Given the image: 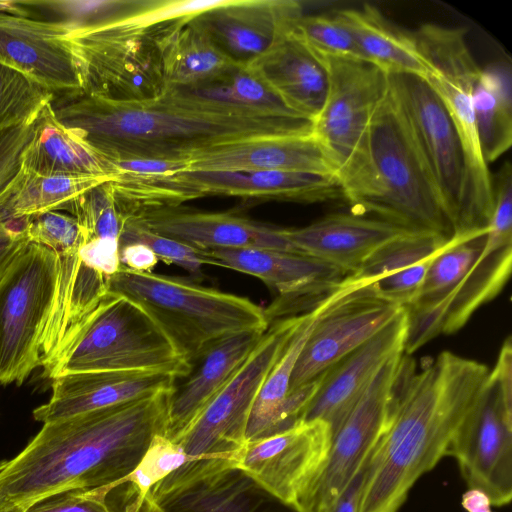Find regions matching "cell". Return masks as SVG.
I'll use <instances>...</instances> for the list:
<instances>
[{
	"mask_svg": "<svg viewBox=\"0 0 512 512\" xmlns=\"http://www.w3.org/2000/svg\"><path fill=\"white\" fill-rule=\"evenodd\" d=\"M489 370L447 350L422 360L417 369L404 353L384 432L365 466L356 512H398L417 480L447 456L482 395Z\"/></svg>",
	"mask_w": 512,
	"mask_h": 512,
	"instance_id": "cell-1",
	"label": "cell"
},
{
	"mask_svg": "<svg viewBox=\"0 0 512 512\" xmlns=\"http://www.w3.org/2000/svg\"><path fill=\"white\" fill-rule=\"evenodd\" d=\"M170 390L43 424L17 455L0 460V512H25L73 489L108 497L152 438L166 434Z\"/></svg>",
	"mask_w": 512,
	"mask_h": 512,
	"instance_id": "cell-2",
	"label": "cell"
},
{
	"mask_svg": "<svg viewBox=\"0 0 512 512\" xmlns=\"http://www.w3.org/2000/svg\"><path fill=\"white\" fill-rule=\"evenodd\" d=\"M57 120L109 161L186 160L201 149L249 138L312 132V122L220 107L168 89L157 98L115 101L70 95Z\"/></svg>",
	"mask_w": 512,
	"mask_h": 512,
	"instance_id": "cell-3",
	"label": "cell"
},
{
	"mask_svg": "<svg viewBox=\"0 0 512 512\" xmlns=\"http://www.w3.org/2000/svg\"><path fill=\"white\" fill-rule=\"evenodd\" d=\"M342 198L409 232L451 240L453 222L390 83L357 147L338 171Z\"/></svg>",
	"mask_w": 512,
	"mask_h": 512,
	"instance_id": "cell-4",
	"label": "cell"
},
{
	"mask_svg": "<svg viewBox=\"0 0 512 512\" xmlns=\"http://www.w3.org/2000/svg\"><path fill=\"white\" fill-rule=\"evenodd\" d=\"M107 293L138 305L188 364L213 342L240 332H265L264 308L246 297L194 280L133 271L123 266L107 278Z\"/></svg>",
	"mask_w": 512,
	"mask_h": 512,
	"instance_id": "cell-5",
	"label": "cell"
},
{
	"mask_svg": "<svg viewBox=\"0 0 512 512\" xmlns=\"http://www.w3.org/2000/svg\"><path fill=\"white\" fill-rule=\"evenodd\" d=\"M43 377L96 371H166L183 376L189 364L135 303L106 293L43 364Z\"/></svg>",
	"mask_w": 512,
	"mask_h": 512,
	"instance_id": "cell-6",
	"label": "cell"
},
{
	"mask_svg": "<svg viewBox=\"0 0 512 512\" xmlns=\"http://www.w3.org/2000/svg\"><path fill=\"white\" fill-rule=\"evenodd\" d=\"M465 36L463 28L437 24H424L412 34L426 64L424 79L447 110L465 155V195L455 235L487 230L494 210L493 180L481 152L473 107L474 85L481 68Z\"/></svg>",
	"mask_w": 512,
	"mask_h": 512,
	"instance_id": "cell-7",
	"label": "cell"
},
{
	"mask_svg": "<svg viewBox=\"0 0 512 512\" xmlns=\"http://www.w3.org/2000/svg\"><path fill=\"white\" fill-rule=\"evenodd\" d=\"M177 21L155 23L140 11L72 30L67 39L81 94L115 101H142L162 95L165 83L159 40Z\"/></svg>",
	"mask_w": 512,
	"mask_h": 512,
	"instance_id": "cell-8",
	"label": "cell"
},
{
	"mask_svg": "<svg viewBox=\"0 0 512 512\" xmlns=\"http://www.w3.org/2000/svg\"><path fill=\"white\" fill-rule=\"evenodd\" d=\"M124 219L207 196L314 203L342 198L336 176L286 171L184 170L109 181Z\"/></svg>",
	"mask_w": 512,
	"mask_h": 512,
	"instance_id": "cell-9",
	"label": "cell"
},
{
	"mask_svg": "<svg viewBox=\"0 0 512 512\" xmlns=\"http://www.w3.org/2000/svg\"><path fill=\"white\" fill-rule=\"evenodd\" d=\"M60 263L29 242L0 278V384L21 385L43 361Z\"/></svg>",
	"mask_w": 512,
	"mask_h": 512,
	"instance_id": "cell-10",
	"label": "cell"
},
{
	"mask_svg": "<svg viewBox=\"0 0 512 512\" xmlns=\"http://www.w3.org/2000/svg\"><path fill=\"white\" fill-rule=\"evenodd\" d=\"M447 455L456 459L469 489L486 494L491 505L512 498V344L502 343L482 395L457 431Z\"/></svg>",
	"mask_w": 512,
	"mask_h": 512,
	"instance_id": "cell-11",
	"label": "cell"
},
{
	"mask_svg": "<svg viewBox=\"0 0 512 512\" xmlns=\"http://www.w3.org/2000/svg\"><path fill=\"white\" fill-rule=\"evenodd\" d=\"M304 317L302 314L270 324L233 378L175 441L187 454H224L244 447L248 418L258 391Z\"/></svg>",
	"mask_w": 512,
	"mask_h": 512,
	"instance_id": "cell-12",
	"label": "cell"
},
{
	"mask_svg": "<svg viewBox=\"0 0 512 512\" xmlns=\"http://www.w3.org/2000/svg\"><path fill=\"white\" fill-rule=\"evenodd\" d=\"M403 355L397 354L378 371L334 432L326 463L297 512H329L365 466L384 432Z\"/></svg>",
	"mask_w": 512,
	"mask_h": 512,
	"instance_id": "cell-13",
	"label": "cell"
},
{
	"mask_svg": "<svg viewBox=\"0 0 512 512\" xmlns=\"http://www.w3.org/2000/svg\"><path fill=\"white\" fill-rule=\"evenodd\" d=\"M332 430L322 420H301L282 432L248 441L236 470L296 510L320 475L330 450Z\"/></svg>",
	"mask_w": 512,
	"mask_h": 512,
	"instance_id": "cell-14",
	"label": "cell"
},
{
	"mask_svg": "<svg viewBox=\"0 0 512 512\" xmlns=\"http://www.w3.org/2000/svg\"><path fill=\"white\" fill-rule=\"evenodd\" d=\"M403 308L380 297L373 284L362 286L346 276L341 291L316 320L295 364L289 392L319 377Z\"/></svg>",
	"mask_w": 512,
	"mask_h": 512,
	"instance_id": "cell-15",
	"label": "cell"
},
{
	"mask_svg": "<svg viewBox=\"0 0 512 512\" xmlns=\"http://www.w3.org/2000/svg\"><path fill=\"white\" fill-rule=\"evenodd\" d=\"M208 265L260 279L279 293L272 304L283 316L312 311L333 295L347 276L340 269L311 256L256 247L203 250Z\"/></svg>",
	"mask_w": 512,
	"mask_h": 512,
	"instance_id": "cell-16",
	"label": "cell"
},
{
	"mask_svg": "<svg viewBox=\"0 0 512 512\" xmlns=\"http://www.w3.org/2000/svg\"><path fill=\"white\" fill-rule=\"evenodd\" d=\"M328 89L312 122V133L338 171L362 139L389 88V75L376 66L349 59H323Z\"/></svg>",
	"mask_w": 512,
	"mask_h": 512,
	"instance_id": "cell-17",
	"label": "cell"
},
{
	"mask_svg": "<svg viewBox=\"0 0 512 512\" xmlns=\"http://www.w3.org/2000/svg\"><path fill=\"white\" fill-rule=\"evenodd\" d=\"M389 83L431 169L456 231L466 185L465 155L457 130L424 78L394 74L389 75Z\"/></svg>",
	"mask_w": 512,
	"mask_h": 512,
	"instance_id": "cell-18",
	"label": "cell"
},
{
	"mask_svg": "<svg viewBox=\"0 0 512 512\" xmlns=\"http://www.w3.org/2000/svg\"><path fill=\"white\" fill-rule=\"evenodd\" d=\"M72 28L32 16L20 1H0V62L51 90L80 94L67 35Z\"/></svg>",
	"mask_w": 512,
	"mask_h": 512,
	"instance_id": "cell-19",
	"label": "cell"
},
{
	"mask_svg": "<svg viewBox=\"0 0 512 512\" xmlns=\"http://www.w3.org/2000/svg\"><path fill=\"white\" fill-rule=\"evenodd\" d=\"M303 11L296 0H226L194 19L234 63L248 66L286 37Z\"/></svg>",
	"mask_w": 512,
	"mask_h": 512,
	"instance_id": "cell-20",
	"label": "cell"
},
{
	"mask_svg": "<svg viewBox=\"0 0 512 512\" xmlns=\"http://www.w3.org/2000/svg\"><path fill=\"white\" fill-rule=\"evenodd\" d=\"M408 330L405 309L378 333L323 373L320 386L302 420L325 421L332 436L378 371L404 353Z\"/></svg>",
	"mask_w": 512,
	"mask_h": 512,
	"instance_id": "cell-21",
	"label": "cell"
},
{
	"mask_svg": "<svg viewBox=\"0 0 512 512\" xmlns=\"http://www.w3.org/2000/svg\"><path fill=\"white\" fill-rule=\"evenodd\" d=\"M124 224L201 250L256 247L295 251L284 228L228 212H204L179 206L143 212L125 219Z\"/></svg>",
	"mask_w": 512,
	"mask_h": 512,
	"instance_id": "cell-22",
	"label": "cell"
},
{
	"mask_svg": "<svg viewBox=\"0 0 512 512\" xmlns=\"http://www.w3.org/2000/svg\"><path fill=\"white\" fill-rule=\"evenodd\" d=\"M186 170L286 171L337 177L332 159L312 132L249 138L201 149Z\"/></svg>",
	"mask_w": 512,
	"mask_h": 512,
	"instance_id": "cell-23",
	"label": "cell"
},
{
	"mask_svg": "<svg viewBox=\"0 0 512 512\" xmlns=\"http://www.w3.org/2000/svg\"><path fill=\"white\" fill-rule=\"evenodd\" d=\"M265 332L225 336L189 362L187 373L176 377L170 390L165 434L169 439L176 441L197 419L241 368Z\"/></svg>",
	"mask_w": 512,
	"mask_h": 512,
	"instance_id": "cell-24",
	"label": "cell"
},
{
	"mask_svg": "<svg viewBox=\"0 0 512 512\" xmlns=\"http://www.w3.org/2000/svg\"><path fill=\"white\" fill-rule=\"evenodd\" d=\"M176 375L166 371H96L51 379L48 402L33 410L42 424L123 404L173 387Z\"/></svg>",
	"mask_w": 512,
	"mask_h": 512,
	"instance_id": "cell-25",
	"label": "cell"
},
{
	"mask_svg": "<svg viewBox=\"0 0 512 512\" xmlns=\"http://www.w3.org/2000/svg\"><path fill=\"white\" fill-rule=\"evenodd\" d=\"M284 233L296 252L351 275L380 247L412 232L351 212L330 214L301 228H284Z\"/></svg>",
	"mask_w": 512,
	"mask_h": 512,
	"instance_id": "cell-26",
	"label": "cell"
},
{
	"mask_svg": "<svg viewBox=\"0 0 512 512\" xmlns=\"http://www.w3.org/2000/svg\"><path fill=\"white\" fill-rule=\"evenodd\" d=\"M250 67L293 113L313 122L328 89L325 61L292 31Z\"/></svg>",
	"mask_w": 512,
	"mask_h": 512,
	"instance_id": "cell-27",
	"label": "cell"
},
{
	"mask_svg": "<svg viewBox=\"0 0 512 512\" xmlns=\"http://www.w3.org/2000/svg\"><path fill=\"white\" fill-rule=\"evenodd\" d=\"M511 265L512 221L494 217L477 262L443 310L440 335L459 331L480 307L493 300L508 281Z\"/></svg>",
	"mask_w": 512,
	"mask_h": 512,
	"instance_id": "cell-28",
	"label": "cell"
},
{
	"mask_svg": "<svg viewBox=\"0 0 512 512\" xmlns=\"http://www.w3.org/2000/svg\"><path fill=\"white\" fill-rule=\"evenodd\" d=\"M22 166L41 175L113 179L111 162L60 123L52 103L35 121L32 139L22 154Z\"/></svg>",
	"mask_w": 512,
	"mask_h": 512,
	"instance_id": "cell-29",
	"label": "cell"
},
{
	"mask_svg": "<svg viewBox=\"0 0 512 512\" xmlns=\"http://www.w3.org/2000/svg\"><path fill=\"white\" fill-rule=\"evenodd\" d=\"M194 17L177 21L160 37L165 90L205 85L240 67L217 47Z\"/></svg>",
	"mask_w": 512,
	"mask_h": 512,
	"instance_id": "cell-30",
	"label": "cell"
},
{
	"mask_svg": "<svg viewBox=\"0 0 512 512\" xmlns=\"http://www.w3.org/2000/svg\"><path fill=\"white\" fill-rule=\"evenodd\" d=\"M351 31L362 60L388 75L424 78L427 68L412 34L403 33L371 5L337 12Z\"/></svg>",
	"mask_w": 512,
	"mask_h": 512,
	"instance_id": "cell-31",
	"label": "cell"
},
{
	"mask_svg": "<svg viewBox=\"0 0 512 512\" xmlns=\"http://www.w3.org/2000/svg\"><path fill=\"white\" fill-rule=\"evenodd\" d=\"M512 77L507 63L480 69L473 90V107L484 160L494 162L512 144Z\"/></svg>",
	"mask_w": 512,
	"mask_h": 512,
	"instance_id": "cell-32",
	"label": "cell"
},
{
	"mask_svg": "<svg viewBox=\"0 0 512 512\" xmlns=\"http://www.w3.org/2000/svg\"><path fill=\"white\" fill-rule=\"evenodd\" d=\"M333 295L314 310L305 314L299 327L287 343L281 356L269 371L248 418L245 440L253 441L270 435L274 414L290 390V382L298 357L318 319L328 304L341 291L342 285Z\"/></svg>",
	"mask_w": 512,
	"mask_h": 512,
	"instance_id": "cell-33",
	"label": "cell"
},
{
	"mask_svg": "<svg viewBox=\"0 0 512 512\" xmlns=\"http://www.w3.org/2000/svg\"><path fill=\"white\" fill-rule=\"evenodd\" d=\"M109 180L112 179L41 175L22 166L2 198L13 217L24 218L61 210L78 195Z\"/></svg>",
	"mask_w": 512,
	"mask_h": 512,
	"instance_id": "cell-34",
	"label": "cell"
},
{
	"mask_svg": "<svg viewBox=\"0 0 512 512\" xmlns=\"http://www.w3.org/2000/svg\"><path fill=\"white\" fill-rule=\"evenodd\" d=\"M172 90L232 110L257 115L302 119L288 109L269 86L248 66H240L230 74L205 85Z\"/></svg>",
	"mask_w": 512,
	"mask_h": 512,
	"instance_id": "cell-35",
	"label": "cell"
},
{
	"mask_svg": "<svg viewBox=\"0 0 512 512\" xmlns=\"http://www.w3.org/2000/svg\"><path fill=\"white\" fill-rule=\"evenodd\" d=\"M208 456L210 455H189L179 443L169 439L165 434H156L138 464L109 487V494L119 486L129 484L131 500L124 507V512H141L155 485L181 466Z\"/></svg>",
	"mask_w": 512,
	"mask_h": 512,
	"instance_id": "cell-36",
	"label": "cell"
},
{
	"mask_svg": "<svg viewBox=\"0 0 512 512\" xmlns=\"http://www.w3.org/2000/svg\"><path fill=\"white\" fill-rule=\"evenodd\" d=\"M246 478L235 469L215 472L175 496L165 509L172 506L181 512H253Z\"/></svg>",
	"mask_w": 512,
	"mask_h": 512,
	"instance_id": "cell-37",
	"label": "cell"
},
{
	"mask_svg": "<svg viewBox=\"0 0 512 512\" xmlns=\"http://www.w3.org/2000/svg\"><path fill=\"white\" fill-rule=\"evenodd\" d=\"M156 0L21 1L36 17L68 24L72 30L129 17ZM33 15V16H34Z\"/></svg>",
	"mask_w": 512,
	"mask_h": 512,
	"instance_id": "cell-38",
	"label": "cell"
},
{
	"mask_svg": "<svg viewBox=\"0 0 512 512\" xmlns=\"http://www.w3.org/2000/svg\"><path fill=\"white\" fill-rule=\"evenodd\" d=\"M449 241L432 234L408 233L380 247L348 276L363 286L372 284L435 255Z\"/></svg>",
	"mask_w": 512,
	"mask_h": 512,
	"instance_id": "cell-39",
	"label": "cell"
},
{
	"mask_svg": "<svg viewBox=\"0 0 512 512\" xmlns=\"http://www.w3.org/2000/svg\"><path fill=\"white\" fill-rule=\"evenodd\" d=\"M53 98V90L0 62V132L33 123Z\"/></svg>",
	"mask_w": 512,
	"mask_h": 512,
	"instance_id": "cell-40",
	"label": "cell"
},
{
	"mask_svg": "<svg viewBox=\"0 0 512 512\" xmlns=\"http://www.w3.org/2000/svg\"><path fill=\"white\" fill-rule=\"evenodd\" d=\"M292 34L321 59L362 60L351 31L338 13L302 15Z\"/></svg>",
	"mask_w": 512,
	"mask_h": 512,
	"instance_id": "cell-41",
	"label": "cell"
},
{
	"mask_svg": "<svg viewBox=\"0 0 512 512\" xmlns=\"http://www.w3.org/2000/svg\"><path fill=\"white\" fill-rule=\"evenodd\" d=\"M109 181L78 195L61 209L77 220L86 242L96 238L119 240L122 234L125 221L118 210Z\"/></svg>",
	"mask_w": 512,
	"mask_h": 512,
	"instance_id": "cell-42",
	"label": "cell"
},
{
	"mask_svg": "<svg viewBox=\"0 0 512 512\" xmlns=\"http://www.w3.org/2000/svg\"><path fill=\"white\" fill-rule=\"evenodd\" d=\"M132 242L149 247L158 260L183 268L189 272L194 281L203 279L202 267L208 265V259L203 250L191 247L173 238L124 224L119 245Z\"/></svg>",
	"mask_w": 512,
	"mask_h": 512,
	"instance_id": "cell-43",
	"label": "cell"
},
{
	"mask_svg": "<svg viewBox=\"0 0 512 512\" xmlns=\"http://www.w3.org/2000/svg\"><path fill=\"white\" fill-rule=\"evenodd\" d=\"M28 241L56 254L78 251L86 242L82 228L73 216L49 211L27 217Z\"/></svg>",
	"mask_w": 512,
	"mask_h": 512,
	"instance_id": "cell-44",
	"label": "cell"
},
{
	"mask_svg": "<svg viewBox=\"0 0 512 512\" xmlns=\"http://www.w3.org/2000/svg\"><path fill=\"white\" fill-rule=\"evenodd\" d=\"M25 512H115L96 488L73 489L45 497Z\"/></svg>",
	"mask_w": 512,
	"mask_h": 512,
	"instance_id": "cell-45",
	"label": "cell"
},
{
	"mask_svg": "<svg viewBox=\"0 0 512 512\" xmlns=\"http://www.w3.org/2000/svg\"><path fill=\"white\" fill-rule=\"evenodd\" d=\"M80 260L105 277L115 274L121 267L119 240L96 238L84 243L78 250Z\"/></svg>",
	"mask_w": 512,
	"mask_h": 512,
	"instance_id": "cell-46",
	"label": "cell"
},
{
	"mask_svg": "<svg viewBox=\"0 0 512 512\" xmlns=\"http://www.w3.org/2000/svg\"><path fill=\"white\" fill-rule=\"evenodd\" d=\"M26 222L27 217L15 218L7 209L0 210V278L29 243Z\"/></svg>",
	"mask_w": 512,
	"mask_h": 512,
	"instance_id": "cell-47",
	"label": "cell"
},
{
	"mask_svg": "<svg viewBox=\"0 0 512 512\" xmlns=\"http://www.w3.org/2000/svg\"><path fill=\"white\" fill-rule=\"evenodd\" d=\"M110 162L113 179L118 177L158 176L184 171L188 167L186 160L133 158Z\"/></svg>",
	"mask_w": 512,
	"mask_h": 512,
	"instance_id": "cell-48",
	"label": "cell"
},
{
	"mask_svg": "<svg viewBox=\"0 0 512 512\" xmlns=\"http://www.w3.org/2000/svg\"><path fill=\"white\" fill-rule=\"evenodd\" d=\"M119 257L121 266L140 272L152 271L159 261L149 247L136 242L119 245Z\"/></svg>",
	"mask_w": 512,
	"mask_h": 512,
	"instance_id": "cell-49",
	"label": "cell"
},
{
	"mask_svg": "<svg viewBox=\"0 0 512 512\" xmlns=\"http://www.w3.org/2000/svg\"><path fill=\"white\" fill-rule=\"evenodd\" d=\"M365 466L346 487L329 512H356L363 484Z\"/></svg>",
	"mask_w": 512,
	"mask_h": 512,
	"instance_id": "cell-50",
	"label": "cell"
},
{
	"mask_svg": "<svg viewBox=\"0 0 512 512\" xmlns=\"http://www.w3.org/2000/svg\"><path fill=\"white\" fill-rule=\"evenodd\" d=\"M462 506L468 512H493L488 496L477 489H469L463 494Z\"/></svg>",
	"mask_w": 512,
	"mask_h": 512,
	"instance_id": "cell-51",
	"label": "cell"
}]
</instances>
